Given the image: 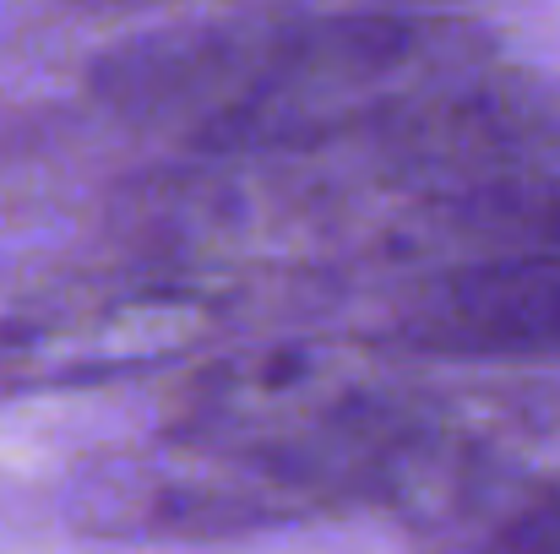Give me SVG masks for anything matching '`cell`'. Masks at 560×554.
Instances as JSON below:
<instances>
[{"instance_id":"6da1fadb","label":"cell","mask_w":560,"mask_h":554,"mask_svg":"<svg viewBox=\"0 0 560 554\" xmlns=\"http://www.w3.org/2000/svg\"><path fill=\"white\" fill-rule=\"evenodd\" d=\"M495 60L452 16L327 11L240 16L148 33L98 66V93L131 120L186 131L212 158H371L446 76Z\"/></svg>"},{"instance_id":"7a4b0ae2","label":"cell","mask_w":560,"mask_h":554,"mask_svg":"<svg viewBox=\"0 0 560 554\" xmlns=\"http://www.w3.org/2000/svg\"><path fill=\"white\" fill-rule=\"evenodd\" d=\"M207 310L180 288L60 299L0 321V386H71L153 369L190 349Z\"/></svg>"},{"instance_id":"3957f363","label":"cell","mask_w":560,"mask_h":554,"mask_svg":"<svg viewBox=\"0 0 560 554\" xmlns=\"http://www.w3.org/2000/svg\"><path fill=\"white\" fill-rule=\"evenodd\" d=\"M392 343L446 359H560V261L424 272L397 299Z\"/></svg>"},{"instance_id":"277c9868","label":"cell","mask_w":560,"mask_h":554,"mask_svg":"<svg viewBox=\"0 0 560 554\" xmlns=\"http://www.w3.org/2000/svg\"><path fill=\"white\" fill-rule=\"evenodd\" d=\"M495 554H560V479L534 490L495 533Z\"/></svg>"}]
</instances>
